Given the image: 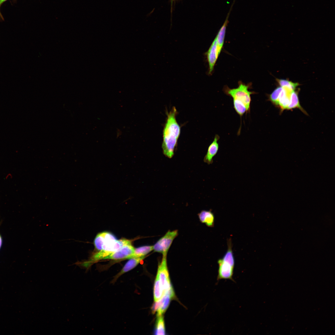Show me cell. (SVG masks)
<instances>
[{
  "label": "cell",
  "mask_w": 335,
  "mask_h": 335,
  "mask_svg": "<svg viewBox=\"0 0 335 335\" xmlns=\"http://www.w3.org/2000/svg\"><path fill=\"white\" fill-rule=\"evenodd\" d=\"M177 114L176 108L173 107L167 114L163 130L162 145L163 152L166 157L169 159L172 158L174 155L181 133V127L176 119Z\"/></svg>",
  "instance_id": "obj_1"
},
{
  "label": "cell",
  "mask_w": 335,
  "mask_h": 335,
  "mask_svg": "<svg viewBox=\"0 0 335 335\" xmlns=\"http://www.w3.org/2000/svg\"><path fill=\"white\" fill-rule=\"evenodd\" d=\"M238 83V86L235 88H230L227 86H224L223 91L226 95L233 98V105L245 106L248 113L250 109L251 95L256 93L249 91V89L252 87L251 83L245 84L240 81Z\"/></svg>",
  "instance_id": "obj_2"
},
{
  "label": "cell",
  "mask_w": 335,
  "mask_h": 335,
  "mask_svg": "<svg viewBox=\"0 0 335 335\" xmlns=\"http://www.w3.org/2000/svg\"><path fill=\"white\" fill-rule=\"evenodd\" d=\"M228 249L223 257L219 259L217 261L218 264L217 280L221 279H229L233 281L234 269V259L232 249L231 239L227 240Z\"/></svg>",
  "instance_id": "obj_3"
},
{
  "label": "cell",
  "mask_w": 335,
  "mask_h": 335,
  "mask_svg": "<svg viewBox=\"0 0 335 335\" xmlns=\"http://www.w3.org/2000/svg\"><path fill=\"white\" fill-rule=\"evenodd\" d=\"M132 240L127 239L125 238L118 240H116L109 246L94 254L92 256L90 260L86 262L90 266L92 263L100 260L103 259L105 257L118 250L124 246L132 244Z\"/></svg>",
  "instance_id": "obj_4"
},
{
  "label": "cell",
  "mask_w": 335,
  "mask_h": 335,
  "mask_svg": "<svg viewBox=\"0 0 335 335\" xmlns=\"http://www.w3.org/2000/svg\"><path fill=\"white\" fill-rule=\"evenodd\" d=\"M167 257V255H163L161 261L158 265L156 275L164 294L172 287L169 279Z\"/></svg>",
  "instance_id": "obj_5"
},
{
  "label": "cell",
  "mask_w": 335,
  "mask_h": 335,
  "mask_svg": "<svg viewBox=\"0 0 335 335\" xmlns=\"http://www.w3.org/2000/svg\"><path fill=\"white\" fill-rule=\"evenodd\" d=\"M178 235V230H168L153 246V250L163 255H167L173 240Z\"/></svg>",
  "instance_id": "obj_6"
},
{
  "label": "cell",
  "mask_w": 335,
  "mask_h": 335,
  "mask_svg": "<svg viewBox=\"0 0 335 335\" xmlns=\"http://www.w3.org/2000/svg\"><path fill=\"white\" fill-rule=\"evenodd\" d=\"M206 54L208 65V73L210 74H211L214 69L215 65L220 54L218 50L217 42L215 38Z\"/></svg>",
  "instance_id": "obj_7"
},
{
  "label": "cell",
  "mask_w": 335,
  "mask_h": 335,
  "mask_svg": "<svg viewBox=\"0 0 335 335\" xmlns=\"http://www.w3.org/2000/svg\"><path fill=\"white\" fill-rule=\"evenodd\" d=\"M134 248L131 244L124 246L117 251L105 257L103 259L120 260L128 259L134 253Z\"/></svg>",
  "instance_id": "obj_8"
},
{
  "label": "cell",
  "mask_w": 335,
  "mask_h": 335,
  "mask_svg": "<svg viewBox=\"0 0 335 335\" xmlns=\"http://www.w3.org/2000/svg\"><path fill=\"white\" fill-rule=\"evenodd\" d=\"M219 139V136L217 134L215 135L213 141L208 146L203 159L204 162L208 164L212 163L213 158L218 151L219 145L218 141Z\"/></svg>",
  "instance_id": "obj_9"
},
{
  "label": "cell",
  "mask_w": 335,
  "mask_h": 335,
  "mask_svg": "<svg viewBox=\"0 0 335 335\" xmlns=\"http://www.w3.org/2000/svg\"><path fill=\"white\" fill-rule=\"evenodd\" d=\"M145 257V256H144L130 259V260L126 263L121 270L115 276L113 281L114 282L123 274L134 268Z\"/></svg>",
  "instance_id": "obj_10"
},
{
  "label": "cell",
  "mask_w": 335,
  "mask_h": 335,
  "mask_svg": "<svg viewBox=\"0 0 335 335\" xmlns=\"http://www.w3.org/2000/svg\"><path fill=\"white\" fill-rule=\"evenodd\" d=\"M200 221L205 224L208 227H212L214 226V216L211 210L201 211L198 214Z\"/></svg>",
  "instance_id": "obj_11"
},
{
  "label": "cell",
  "mask_w": 335,
  "mask_h": 335,
  "mask_svg": "<svg viewBox=\"0 0 335 335\" xmlns=\"http://www.w3.org/2000/svg\"><path fill=\"white\" fill-rule=\"evenodd\" d=\"M292 92L283 88L279 98L277 106L280 107L281 112L284 110L287 109L289 103L290 95Z\"/></svg>",
  "instance_id": "obj_12"
},
{
  "label": "cell",
  "mask_w": 335,
  "mask_h": 335,
  "mask_svg": "<svg viewBox=\"0 0 335 335\" xmlns=\"http://www.w3.org/2000/svg\"><path fill=\"white\" fill-rule=\"evenodd\" d=\"M228 17L229 15H228L225 22L215 38L217 42L218 50L220 54L224 45L226 27L228 23Z\"/></svg>",
  "instance_id": "obj_13"
},
{
  "label": "cell",
  "mask_w": 335,
  "mask_h": 335,
  "mask_svg": "<svg viewBox=\"0 0 335 335\" xmlns=\"http://www.w3.org/2000/svg\"><path fill=\"white\" fill-rule=\"evenodd\" d=\"M295 108H298L304 113L307 114L300 105L297 92L293 90L290 93V102L287 109H291Z\"/></svg>",
  "instance_id": "obj_14"
},
{
  "label": "cell",
  "mask_w": 335,
  "mask_h": 335,
  "mask_svg": "<svg viewBox=\"0 0 335 335\" xmlns=\"http://www.w3.org/2000/svg\"><path fill=\"white\" fill-rule=\"evenodd\" d=\"M153 250V246H144L135 248L133 253L128 258V259L145 256Z\"/></svg>",
  "instance_id": "obj_15"
},
{
  "label": "cell",
  "mask_w": 335,
  "mask_h": 335,
  "mask_svg": "<svg viewBox=\"0 0 335 335\" xmlns=\"http://www.w3.org/2000/svg\"><path fill=\"white\" fill-rule=\"evenodd\" d=\"M280 86L290 91L294 90L299 84L298 83H294L287 80L277 79Z\"/></svg>",
  "instance_id": "obj_16"
},
{
  "label": "cell",
  "mask_w": 335,
  "mask_h": 335,
  "mask_svg": "<svg viewBox=\"0 0 335 335\" xmlns=\"http://www.w3.org/2000/svg\"><path fill=\"white\" fill-rule=\"evenodd\" d=\"M160 286L159 281L156 276L155 279L154 288V300L155 302L160 300L164 295Z\"/></svg>",
  "instance_id": "obj_17"
},
{
  "label": "cell",
  "mask_w": 335,
  "mask_h": 335,
  "mask_svg": "<svg viewBox=\"0 0 335 335\" xmlns=\"http://www.w3.org/2000/svg\"><path fill=\"white\" fill-rule=\"evenodd\" d=\"M157 317L155 334L165 335L166 334L163 317L162 315Z\"/></svg>",
  "instance_id": "obj_18"
},
{
  "label": "cell",
  "mask_w": 335,
  "mask_h": 335,
  "mask_svg": "<svg viewBox=\"0 0 335 335\" xmlns=\"http://www.w3.org/2000/svg\"><path fill=\"white\" fill-rule=\"evenodd\" d=\"M165 294L166 296L164 302L161 307L157 311V316L162 315L168 307L171 299L175 296V295L168 292H166Z\"/></svg>",
  "instance_id": "obj_19"
},
{
  "label": "cell",
  "mask_w": 335,
  "mask_h": 335,
  "mask_svg": "<svg viewBox=\"0 0 335 335\" xmlns=\"http://www.w3.org/2000/svg\"><path fill=\"white\" fill-rule=\"evenodd\" d=\"M283 90L281 87H277L270 95H268V100L270 101L274 105L277 106L278 100L280 94Z\"/></svg>",
  "instance_id": "obj_20"
},
{
  "label": "cell",
  "mask_w": 335,
  "mask_h": 335,
  "mask_svg": "<svg viewBox=\"0 0 335 335\" xmlns=\"http://www.w3.org/2000/svg\"><path fill=\"white\" fill-rule=\"evenodd\" d=\"M105 232H102L97 234L94 240V244L95 248L98 250L100 251L102 249L105 242Z\"/></svg>",
  "instance_id": "obj_21"
},
{
  "label": "cell",
  "mask_w": 335,
  "mask_h": 335,
  "mask_svg": "<svg viewBox=\"0 0 335 335\" xmlns=\"http://www.w3.org/2000/svg\"><path fill=\"white\" fill-rule=\"evenodd\" d=\"M166 296L165 294L160 300L155 302L153 304L151 308L152 312L154 314L161 307L164 302Z\"/></svg>",
  "instance_id": "obj_22"
},
{
  "label": "cell",
  "mask_w": 335,
  "mask_h": 335,
  "mask_svg": "<svg viewBox=\"0 0 335 335\" xmlns=\"http://www.w3.org/2000/svg\"><path fill=\"white\" fill-rule=\"evenodd\" d=\"M7 0H0V8L1 6L2 5L4 2H6ZM0 18H1L2 20H4L3 18L2 14H1V12H0Z\"/></svg>",
  "instance_id": "obj_23"
}]
</instances>
